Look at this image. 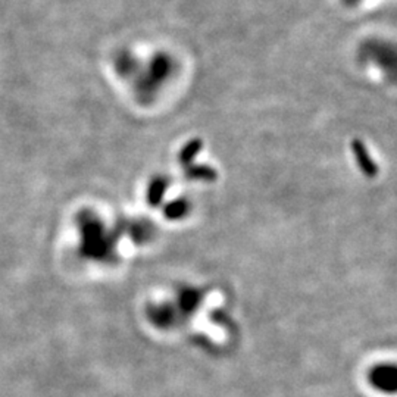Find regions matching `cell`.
<instances>
[{
	"label": "cell",
	"instance_id": "1",
	"mask_svg": "<svg viewBox=\"0 0 397 397\" xmlns=\"http://www.w3.org/2000/svg\"><path fill=\"white\" fill-rule=\"evenodd\" d=\"M353 152H354V156H357L358 165L361 166V170L364 171L365 175H368V177L377 175V171H379L377 165H375V162L371 159L369 153L366 152L365 144L361 140L353 141Z\"/></svg>",
	"mask_w": 397,
	"mask_h": 397
},
{
	"label": "cell",
	"instance_id": "2",
	"mask_svg": "<svg viewBox=\"0 0 397 397\" xmlns=\"http://www.w3.org/2000/svg\"><path fill=\"white\" fill-rule=\"evenodd\" d=\"M394 381H396V372L394 368H379L374 371L372 375V383L375 386H379L383 390H388L387 384H390V388L394 391Z\"/></svg>",
	"mask_w": 397,
	"mask_h": 397
},
{
	"label": "cell",
	"instance_id": "3",
	"mask_svg": "<svg viewBox=\"0 0 397 397\" xmlns=\"http://www.w3.org/2000/svg\"><path fill=\"white\" fill-rule=\"evenodd\" d=\"M165 189H166V184H165L163 180H155L149 185V189H148V202H149L151 206L156 207L162 202Z\"/></svg>",
	"mask_w": 397,
	"mask_h": 397
},
{
	"label": "cell",
	"instance_id": "4",
	"mask_svg": "<svg viewBox=\"0 0 397 397\" xmlns=\"http://www.w3.org/2000/svg\"><path fill=\"white\" fill-rule=\"evenodd\" d=\"M202 146H203V141L200 138H195L192 140L189 144H185L184 146V149L181 151V155H180V159L181 162H190L202 149Z\"/></svg>",
	"mask_w": 397,
	"mask_h": 397
},
{
	"label": "cell",
	"instance_id": "5",
	"mask_svg": "<svg viewBox=\"0 0 397 397\" xmlns=\"http://www.w3.org/2000/svg\"><path fill=\"white\" fill-rule=\"evenodd\" d=\"M187 212V205L184 202H175L170 203L165 209V215L170 219H178Z\"/></svg>",
	"mask_w": 397,
	"mask_h": 397
},
{
	"label": "cell",
	"instance_id": "6",
	"mask_svg": "<svg viewBox=\"0 0 397 397\" xmlns=\"http://www.w3.org/2000/svg\"><path fill=\"white\" fill-rule=\"evenodd\" d=\"M349 4H354V2H359V0H347Z\"/></svg>",
	"mask_w": 397,
	"mask_h": 397
}]
</instances>
